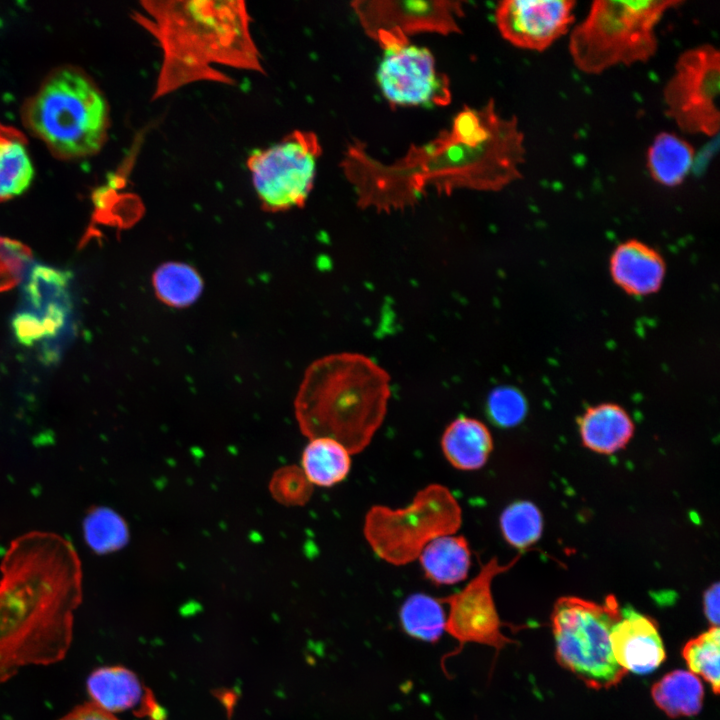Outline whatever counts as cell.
Returning <instances> with one entry per match:
<instances>
[{"mask_svg": "<svg viewBox=\"0 0 720 720\" xmlns=\"http://www.w3.org/2000/svg\"><path fill=\"white\" fill-rule=\"evenodd\" d=\"M0 572L1 685L24 666L66 656L82 600V569L66 538L33 531L11 542Z\"/></svg>", "mask_w": 720, "mask_h": 720, "instance_id": "cell-1", "label": "cell"}, {"mask_svg": "<svg viewBox=\"0 0 720 720\" xmlns=\"http://www.w3.org/2000/svg\"><path fill=\"white\" fill-rule=\"evenodd\" d=\"M524 135L516 118H503L492 102L482 109L461 111L451 130L428 145L410 151L392 166L362 163L356 181L361 206L390 210L411 204L428 186L450 191L467 187L497 191L521 178Z\"/></svg>", "mask_w": 720, "mask_h": 720, "instance_id": "cell-2", "label": "cell"}, {"mask_svg": "<svg viewBox=\"0 0 720 720\" xmlns=\"http://www.w3.org/2000/svg\"><path fill=\"white\" fill-rule=\"evenodd\" d=\"M136 21L163 54L152 100L199 81L233 84L214 65L264 74L242 0H145Z\"/></svg>", "mask_w": 720, "mask_h": 720, "instance_id": "cell-3", "label": "cell"}, {"mask_svg": "<svg viewBox=\"0 0 720 720\" xmlns=\"http://www.w3.org/2000/svg\"><path fill=\"white\" fill-rule=\"evenodd\" d=\"M388 373L369 357L343 352L307 369L298 416L311 437H329L350 454L362 452L382 425L390 398Z\"/></svg>", "mask_w": 720, "mask_h": 720, "instance_id": "cell-4", "label": "cell"}, {"mask_svg": "<svg viewBox=\"0 0 720 720\" xmlns=\"http://www.w3.org/2000/svg\"><path fill=\"white\" fill-rule=\"evenodd\" d=\"M23 122L57 157L83 158L104 145L109 106L87 74L65 66L51 72L26 102Z\"/></svg>", "mask_w": 720, "mask_h": 720, "instance_id": "cell-5", "label": "cell"}, {"mask_svg": "<svg viewBox=\"0 0 720 720\" xmlns=\"http://www.w3.org/2000/svg\"><path fill=\"white\" fill-rule=\"evenodd\" d=\"M683 1H594L569 37V53L582 73L598 75L617 65L649 61L658 49L656 27Z\"/></svg>", "mask_w": 720, "mask_h": 720, "instance_id": "cell-6", "label": "cell"}, {"mask_svg": "<svg viewBox=\"0 0 720 720\" xmlns=\"http://www.w3.org/2000/svg\"><path fill=\"white\" fill-rule=\"evenodd\" d=\"M621 616L613 595L603 603L567 596L552 611V632L558 663L587 687L595 690L617 686L627 672L616 662L610 632Z\"/></svg>", "mask_w": 720, "mask_h": 720, "instance_id": "cell-7", "label": "cell"}, {"mask_svg": "<svg viewBox=\"0 0 720 720\" xmlns=\"http://www.w3.org/2000/svg\"><path fill=\"white\" fill-rule=\"evenodd\" d=\"M462 510L451 491L433 483L419 490L404 508L372 506L365 515L363 533L372 551L395 566L417 559L432 540L455 534Z\"/></svg>", "mask_w": 720, "mask_h": 720, "instance_id": "cell-8", "label": "cell"}, {"mask_svg": "<svg viewBox=\"0 0 720 720\" xmlns=\"http://www.w3.org/2000/svg\"><path fill=\"white\" fill-rule=\"evenodd\" d=\"M320 154L317 136L304 130L253 151L247 167L262 208L280 212L302 207L313 188Z\"/></svg>", "mask_w": 720, "mask_h": 720, "instance_id": "cell-9", "label": "cell"}, {"mask_svg": "<svg viewBox=\"0 0 720 720\" xmlns=\"http://www.w3.org/2000/svg\"><path fill=\"white\" fill-rule=\"evenodd\" d=\"M720 82V53L711 44L682 52L663 89L665 113L688 134L713 137L718 134L717 107Z\"/></svg>", "mask_w": 720, "mask_h": 720, "instance_id": "cell-10", "label": "cell"}, {"mask_svg": "<svg viewBox=\"0 0 720 720\" xmlns=\"http://www.w3.org/2000/svg\"><path fill=\"white\" fill-rule=\"evenodd\" d=\"M12 328L20 343H42L46 353L53 354L56 340L64 339L72 328L70 275L46 265L32 266L22 286Z\"/></svg>", "mask_w": 720, "mask_h": 720, "instance_id": "cell-11", "label": "cell"}, {"mask_svg": "<svg viewBox=\"0 0 720 720\" xmlns=\"http://www.w3.org/2000/svg\"><path fill=\"white\" fill-rule=\"evenodd\" d=\"M376 79L393 106L435 107L451 99L449 80L429 49L408 42L383 48Z\"/></svg>", "mask_w": 720, "mask_h": 720, "instance_id": "cell-12", "label": "cell"}, {"mask_svg": "<svg viewBox=\"0 0 720 720\" xmlns=\"http://www.w3.org/2000/svg\"><path fill=\"white\" fill-rule=\"evenodd\" d=\"M365 32L383 48L408 42L416 33L459 31L463 15L456 1H358L352 4Z\"/></svg>", "mask_w": 720, "mask_h": 720, "instance_id": "cell-13", "label": "cell"}, {"mask_svg": "<svg viewBox=\"0 0 720 720\" xmlns=\"http://www.w3.org/2000/svg\"><path fill=\"white\" fill-rule=\"evenodd\" d=\"M519 558L520 555H517L507 564H500L494 557L481 566L478 574L463 589L439 598L449 607L445 631L460 643V648L475 643L499 651L513 642L502 633L504 624L492 595V581L495 576L512 568Z\"/></svg>", "mask_w": 720, "mask_h": 720, "instance_id": "cell-14", "label": "cell"}, {"mask_svg": "<svg viewBox=\"0 0 720 720\" xmlns=\"http://www.w3.org/2000/svg\"><path fill=\"white\" fill-rule=\"evenodd\" d=\"M575 5L572 0H505L495 9V22L513 46L543 52L569 31Z\"/></svg>", "mask_w": 720, "mask_h": 720, "instance_id": "cell-15", "label": "cell"}, {"mask_svg": "<svg viewBox=\"0 0 720 720\" xmlns=\"http://www.w3.org/2000/svg\"><path fill=\"white\" fill-rule=\"evenodd\" d=\"M610 643L616 662L627 673H651L666 658L655 620L631 607L621 608V616L610 632Z\"/></svg>", "mask_w": 720, "mask_h": 720, "instance_id": "cell-16", "label": "cell"}, {"mask_svg": "<svg viewBox=\"0 0 720 720\" xmlns=\"http://www.w3.org/2000/svg\"><path fill=\"white\" fill-rule=\"evenodd\" d=\"M610 276L627 295L642 297L658 292L666 265L662 255L646 243L629 239L617 245L609 259Z\"/></svg>", "mask_w": 720, "mask_h": 720, "instance_id": "cell-17", "label": "cell"}, {"mask_svg": "<svg viewBox=\"0 0 720 720\" xmlns=\"http://www.w3.org/2000/svg\"><path fill=\"white\" fill-rule=\"evenodd\" d=\"M577 422L584 446L601 454H612L624 448L634 433L629 414L614 403L589 407Z\"/></svg>", "mask_w": 720, "mask_h": 720, "instance_id": "cell-18", "label": "cell"}, {"mask_svg": "<svg viewBox=\"0 0 720 720\" xmlns=\"http://www.w3.org/2000/svg\"><path fill=\"white\" fill-rule=\"evenodd\" d=\"M441 447L445 458L454 468L472 471L486 464L493 449V439L484 423L461 416L446 427Z\"/></svg>", "mask_w": 720, "mask_h": 720, "instance_id": "cell-19", "label": "cell"}, {"mask_svg": "<svg viewBox=\"0 0 720 720\" xmlns=\"http://www.w3.org/2000/svg\"><path fill=\"white\" fill-rule=\"evenodd\" d=\"M418 558L426 578L436 585L463 581L471 566V551L466 538L454 534L432 540Z\"/></svg>", "mask_w": 720, "mask_h": 720, "instance_id": "cell-20", "label": "cell"}, {"mask_svg": "<svg viewBox=\"0 0 720 720\" xmlns=\"http://www.w3.org/2000/svg\"><path fill=\"white\" fill-rule=\"evenodd\" d=\"M695 160L693 146L672 132L658 133L647 151L650 177L665 187L681 185L690 173Z\"/></svg>", "mask_w": 720, "mask_h": 720, "instance_id": "cell-21", "label": "cell"}, {"mask_svg": "<svg viewBox=\"0 0 720 720\" xmlns=\"http://www.w3.org/2000/svg\"><path fill=\"white\" fill-rule=\"evenodd\" d=\"M92 703L110 712L136 706L145 696L138 677L122 666H105L94 670L87 679Z\"/></svg>", "mask_w": 720, "mask_h": 720, "instance_id": "cell-22", "label": "cell"}, {"mask_svg": "<svg viewBox=\"0 0 720 720\" xmlns=\"http://www.w3.org/2000/svg\"><path fill=\"white\" fill-rule=\"evenodd\" d=\"M349 451L329 437H315L305 446L302 472L310 484L331 487L343 481L351 468Z\"/></svg>", "mask_w": 720, "mask_h": 720, "instance_id": "cell-23", "label": "cell"}, {"mask_svg": "<svg viewBox=\"0 0 720 720\" xmlns=\"http://www.w3.org/2000/svg\"><path fill=\"white\" fill-rule=\"evenodd\" d=\"M33 176L24 136L14 128L0 125V201L22 194Z\"/></svg>", "mask_w": 720, "mask_h": 720, "instance_id": "cell-24", "label": "cell"}, {"mask_svg": "<svg viewBox=\"0 0 720 720\" xmlns=\"http://www.w3.org/2000/svg\"><path fill=\"white\" fill-rule=\"evenodd\" d=\"M651 695L656 706L668 717H687L700 712L704 688L690 671L674 670L652 686Z\"/></svg>", "mask_w": 720, "mask_h": 720, "instance_id": "cell-25", "label": "cell"}, {"mask_svg": "<svg viewBox=\"0 0 720 720\" xmlns=\"http://www.w3.org/2000/svg\"><path fill=\"white\" fill-rule=\"evenodd\" d=\"M157 297L172 307H186L194 303L203 289L199 273L190 265L168 262L159 266L152 278Z\"/></svg>", "mask_w": 720, "mask_h": 720, "instance_id": "cell-26", "label": "cell"}, {"mask_svg": "<svg viewBox=\"0 0 720 720\" xmlns=\"http://www.w3.org/2000/svg\"><path fill=\"white\" fill-rule=\"evenodd\" d=\"M400 620L405 631L411 636L433 641L445 630L446 616L439 599L416 593L402 605Z\"/></svg>", "mask_w": 720, "mask_h": 720, "instance_id": "cell-27", "label": "cell"}, {"mask_svg": "<svg viewBox=\"0 0 720 720\" xmlns=\"http://www.w3.org/2000/svg\"><path fill=\"white\" fill-rule=\"evenodd\" d=\"M83 533L87 545L100 554L121 549L129 538L124 519L106 507L94 508L87 514L83 522Z\"/></svg>", "mask_w": 720, "mask_h": 720, "instance_id": "cell-28", "label": "cell"}, {"mask_svg": "<svg viewBox=\"0 0 720 720\" xmlns=\"http://www.w3.org/2000/svg\"><path fill=\"white\" fill-rule=\"evenodd\" d=\"M682 656L694 675L703 678L718 695L720 689V629L710 627L690 639L683 647Z\"/></svg>", "mask_w": 720, "mask_h": 720, "instance_id": "cell-29", "label": "cell"}, {"mask_svg": "<svg viewBox=\"0 0 720 720\" xmlns=\"http://www.w3.org/2000/svg\"><path fill=\"white\" fill-rule=\"evenodd\" d=\"M504 539L513 547L524 550L539 540L543 531L540 510L529 501L508 505L500 516Z\"/></svg>", "mask_w": 720, "mask_h": 720, "instance_id": "cell-30", "label": "cell"}, {"mask_svg": "<svg viewBox=\"0 0 720 720\" xmlns=\"http://www.w3.org/2000/svg\"><path fill=\"white\" fill-rule=\"evenodd\" d=\"M528 410L524 395L511 386L492 390L487 400V414L497 426L509 428L520 424Z\"/></svg>", "mask_w": 720, "mask_h": 720, "instance_id": "cell-31", "label": "cell"}, {"mask_svg": "<svg viewBox=\"0 0 720 720\" xmlns=\"http://www.w3.org/2000/svg\"><path fill=\"white\" fill-rule=\"evenodd\" d=\"M31 260L28 247L15 240L0 238V292L11 289L24 277Z\"/></svg>", "mask_w": 720, "mask_h": 720, "instance_id": "cell-32", "label": "cell"}, {"mask_svg": "<svg viewBox=\"0 0 720 720\" xmlns=\"http://www.w3.org/2000/svg\"><path fill=\"white\" fill-rule=\"evenodd\" d=\"M59 720H119L113 713H110L96 704L84 703L76 706Z\"/></svg>", "mask_w": 720, "mask_h": 720, "instance_id": "cell-33", "label": "cell"}, {"mask_svg": "<svg viewBox=\"0 0 720 720\" xmlns=\"http://www.w3.org/2000/svg\"><path fill=\"white\" fill-rule=\"evenodd\" d=\"M719 594V583L716 582L704 592L703 596L704 615L711 627H719Z\"/></svg>", "mask_w": 720, "mask_h": 720, "instance_id": "cell-34", "label": "cell"}]
</instances>
